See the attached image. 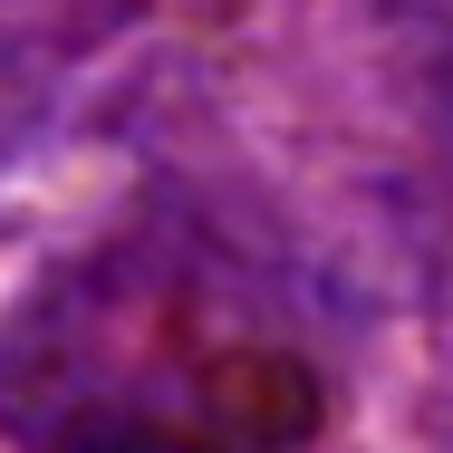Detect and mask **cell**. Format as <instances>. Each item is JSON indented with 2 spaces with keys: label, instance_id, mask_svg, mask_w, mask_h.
I'll use <instances>...</instances> for the list:
<instances>
[{
  "label": "cell",
  "instance_id": "obj_1",
  "mask_svg": "<svg viewBox=\"0 0 453 453\" xmlns=\"http://www.w3.org/2000/svg\"><path fill=\"white\" fill-rule=\"evenodd\" d=\"M68 453H193V444H165V434H78Z\"/></svg>",
  "mask_w": 453,
  "mask_h": 453
}]
</instances>
